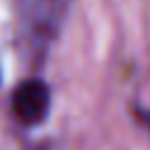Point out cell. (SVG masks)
<instances>
[{
    "mask_svg": "<svg viewBox=\"0 0 150 150\" xmlns=\"http://www.w3.org/2000/svg\"><path fill=\"white\" fill-rule=\"evenodd\" d=\"M52 108V91L47 82L30 77L23 80L12 94V112L26 127H38L47 120Z\"/></svg>",
    "mask_w": 150,
    "mask_h": 150,
    "instance_id": "2",
    "label": "cell"
},
{
    "mask_svg": "<svg viewBox=\"0 0 150 150\" xmlns=\"http://www.w3.org/2000/svg\"><path fill=\"white\" fill-rule=\"evenodd\" d=\"M75 0H16L21 45L30 54H45L59 38Z\"/></svg>",
    "mask_w": 150,
    "mask_h": 150,
    "instance_id": "1",
    "label": "cell"
},
{
    "mask_svg": "<svg viewBox=\"0 0 150 150\" xmlns=\"http://www.w3.org/2000/svg\"><path fill=\"white\" fill-rule=\"evenodd\" d=\"M145 124H148V129H150V112H145Z\"/></svg>",
    "mask_w": 150,
    "mask_h": 150,
    "instance_id": "3",
    "label": "cell"
}]
</instances>
